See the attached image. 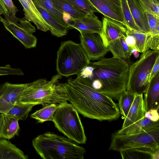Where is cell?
<instances>
[{
	"instance_id": "1",
	"label": "cell",
	"mask_w": 159,
	"mask_h": 159,
	"mask_svg": "<svg viewBox=\"0 0 159 159\" xmlns=\"http://www.w3.org/2000/svg\"><path fill=\"white\" fill-rule=\"evenodd\" d=\"M129 66L124 59L101 58L91 62L77 77L98 91L117 99L126 90Z\"/></svg>"
},
{
	"instance_id": "2",
	"label": "cell",
	"mask_w": 159,
	"mask_h": 159,
	"mask_svg": "<svg viewBox=\"0 0 159 159\" xmlns=\"http://www.w3.org/2000/svg\"><path fill=\"white\" fill-rule=\"evenodd\" d=\"M65 85L69 101L84 116L112 121L120 116L117 105L112 98L94 89L80 79H68Z\"/></svg>"
},
{
	"instance_id": "3",
	"label": "cell",
	"mask_w": 159,
	"mask_h": 159,
	"mask_svg": "<svg viewBox=\"0 0 159 159\" xmlns=\"http://www.w3.org/2000/svg\"><path fill=\"white\" fill-rule=\"evenodd\" d=\"M61 77L57 74L49 80L43 78L27 83L17 103L41 105L43 107L52 104L59 105L69 101L65 84L60 82Z\"/></svg>"
},
{
	"instance_id": "4",
	"label": "cell",
	"mask_w": 159,
	"mask_h": 159,
	"mask_svg": "<svg viewBox=\"0 0 159 159\" xmlns=\"http://www.w3.org/2000/svg\"><path fill=\"white\" fill-rule=\"evenodd\" d=\"M32 144L43 159H83L86 153L77 143L50 132L39 135L33 140Z\"/></svg>"
},
{
	"instance_id": "5",
	"label": "cell",
	"mask_w": 159,
	"mask_h": 159,
	"mask_svg": "<svg viewBox=\"0 0 159 159\" xmlns=\"http://www.w3.org/2000/svg\"><path fill=\"white\" fill-rule=\"evenodd\" d=\"M90 61L80 43L68 40L62 42L57 52L58 74L68 77L78 75Z\"/></svg>"
},
{
	"instance_id": "6",
	"label": "cell",
	"mask_w": 159,
	"mask_h": 159,
	"mask_svg": "<svg viewBox=\"0 0 159 159\" xmlns=\"http://www.w3.org/2000/svg\"><path fill=\"white\" fill-rule=\"evenodd\" d=\"M55 127L67 138L78 144H85L87 138L84 128L74 106L67 101L59 105L52 121Z\"/></svg>"
},
{
	"instance_id": "7",
	"label": "cell",
	"mask_w": 159,
	"mask_h": 159,
	"mask_svg": "<svg viewBox=\"0 0 159 159\" xmlns=\"http://www.w3.org/2000/svg\"><path fill=\"white\" fill-rule=\"evenodd\" d=\"M159 57V50H148L129 66L126 91L134 95L144 93L149 83L153 66Z\"/></svg>"
},
{
	"instance_id": "8",
	"label": "cell",
	"mask_w": 159,
	"mask_h": 159,
	"mask_svg": "<svg viewBox=\"0 0 159 159\" xmlns=\"http://www.w3.org/2000/svg\"><path fill=\"white\" fill-rule=\"evenodd\" d=\"M148 147L156 150L159 147V127L144 132L124 135L113 133L109 149L116 151L130 148Z\"/></svg>"
},
{
	"instance_id": "9",
	"label": "cell",
	"mask_w": 159,
	"mask_h": 159,
	"mask_svg": "<svg viewBox=\"0 0 159 159\" xmlns=\"http://www.w3.org/2000/svg\"><path fill=\"white\" fill-rule=\"evenodd\" d=\"M2 23L6 29L19 40L27 48L36 47L37 39L32 34L36 31L35 28L25 17L19 18L10 12L4 15Z\"/></svg>"
},
{
	"instance_id": "10",
	"label": "cell",
	"mask_w": 159,
	"mask_h": 159,
	"mask_svg": "<svg viewBox=\"0 0 159 159\" xmlns=\"http://www.w3.org/2000/svg\"><path fill=\"white\" fill-rule=\"evenodd\" d=\"M80 43L90 61L98 60L109 51L98 34L80 33Z\"/></svg>"
},
{
	"instance_id": "11",
	"label": "cell",
	"mask_w": 159,
	"mask_h": 159,
	"mask_svg": "<svg viewBox=\"0 0 159 159\" xmlns=\"http://www.w3.org/2000/svg\"><path fill=\"white\" fill-rule=\"evenodd\" d=\"M26 85L6 82L0 86V114H6L17 102Z\"/></svg>"
},
{
	"instance_id": "12",
	"label": "cell",
	"mask_w": 159,
	"mask_h": 159,
	"mask_svg": "<svg viewBox=\"0 0 159 159\" xmlns=\"http://www.w3.org/2000/svg\"><path fill=\"white\" fill-rule=\"evenodd\" d=\"M98 12L105 17L120 22L127 29L121 0H88Z\"/></svg>"
},
{
	"instance_id": "13",
	"label": "cell",
	"mask_w": 159,
	"mask_h": 159,
	"mask_svg": "<svg viewBox=\"0 0 159 159\" xmlns=\"http://www.w3.org/2000/svg\"><path fill=\"white\" fill-rule=\"evenodd\" d=\"M67 25L69 29H75L80 33H97L100 35L102 23L94 13L88 14L81 18H70Z\"/></svg>"
},
{
	"instance_id": "14",
	"label": "cell",
	"mask_w": 159,
	"mask_h": 159,
	"mask_svg": "<svg viewBox=\"0 0 159 159\" xmlns=\"http://www.w3.org/2000/svg\"><path fill=\"white\" fill-rule=\"evenodd\" d=\"M102 26L100 35L104 46L108 47L112 41L127 36V29L122 24L109 18L102 19Z\"/></svg>"
},
{
	"instance_id": "15",
	"label": "cell",
	"mask_w": 159,
	"mask_h": 159,
	"mask_svg": "<svg viewBox=\"0 0 159 159\" xmlns=\"http://www.w3.org/2000/svg\"><path fill=\"white\" fill-rule=\"evenodd\" d=\"M23 8L27 20L34 24L37 29L44 32L50 30L48 24L38 10L32 0H18Z\"/></svg>"
},
{
	"instance_id": "16",
	"label": "cell",
	"mask_w": 159,
	"mask_h": 159,
	"mask_svg": "<svg viewBox=\"0 0 159 159\" xmlns=\"http://www.w3.org/2000/svg\"><path fill=\"white\" fill-rule=\"evenodd\" d=\"M143 99L146 112L159 108V72L149 82L144 93Z\"/></svg>"
},
{
	"instance_id": "17",
	"label": "cell",
	"mask_w": 159,
	"mask_h": 159,
	"mask_svg": "<svg viewBox=\"0 0 159 159\" xmlns=\"http://www.w3.org/2000/svg\"><path fill=\"white\" fill-rule=\"evenodd\" d=\"M133 103L125 118L122 128L125 127L140 120L146 112L143 94H135Z\"/></svg>"
},
{
	"instance_id": "18",
	"label": "cell",
	"mask_w": 159,
	"mask_h": 159,
	"mask_svg": "<svg viewBox=\"0 0 159 159\" xmlns=\"http://www.w3.org/2000/svg\"><path fill=\"white\" fill-rule=\"evenodd\" d=\"M137 26L144 33H148L147 13L139 0H126Z\"/></svg>"
},
{
	"instance_id": "19",
	"label": "cell",
	"mask_w": 159,
	"mask_h": 159,
	"mask_svg": "<svg viewBox=\"0 0 159 159\" xmlns=\"http://www.w3.org/2000/svg\"><path fill=\"white\" fill-rule=\"evenodd\" d=\"M158 127L159 121H153L144 116L135 123L116 132L120 134H132L144 132Z\"/></svg>"
},
{
	"instance_id": "20",
	"label": "cell",
	"mask_w": 159,
	"mask_h": 159,
	"mask_svg": "<svg viewBox=\"0 0 159 159\" xmlns=\"http://www.w3.org/2000/svg\"><path fill=\"white\" fill-rule=\"evenodd\" d=\"M50 28L52 34L58 37H62L67 33L68 27L60 23L45 9L39 5L34 4Z\"/></svg>"
},
{
	"instance_id": "21",
	"label": "cell",
	"mask_w": 159,
	"mask_h": 159,
	"mask_svg": "<svg viewBox=\"0 0 159 159\" xmlns=\"http://www.w3.org/2000/svg\"><path fill=\"white\" fill-rule=\"evenodd\" d=\"M158 149L154 150L148 147H141L119 152L123 159H155Z\"/></svg>"
},
{
	"instance_id": "22",
	"label": "cell",
	"mask_w": 159,
	"mask_h": 159,
	"mask_svg": "<svg viewBox=\"0 0 159 159\" xmlns=\"http://www.w3.org/2000/svg\"><path fill=\"white\" fill-rule=\"evenodd\" d=\"M0 129V138L10 139L18 134L19 120L17 118L5 114Z\"/></svg>"
},
{
	"instance_id": "23",
	"label": "cell",
	"mask_w": 159,
	"mask_h": 159,
	"mask_svg": "<svg viewBox=\"0 0 159 159\" xmlns=\"http://www.w3.org/2000/svg\"><path fill=\"white\" fill-rule=\"evenodd\" d=\"M27 155L6 139H0V159H27Z\"/></svg>"
},
{
	"instance_id": "24",
	"label": "cell",
	"mask_w": 159,
	"mask_h": 159,
	"mask_svg": "<svg viewBox=\"0 0 159 159\" xmlns=\"http://www.w3.org/2000/svg\"><path fill=\"white\" fill-rule=\"evenodd\" d=\"M51 0L55 8L62 13L64 16L68 15L70 18L77 19L84 17L88 14L75 7L66 0Z\"/></svg>"
},
{
	"instance_id": "25",
	"label": "cell",
	"mask_w": 159,
	"mask_h": 159,
	"mask_svg": "<svg viewBox=\"0 0 159 159\" xmlns=\"http://www.w3.org/2000/svg\"><path fill=\"white\" fill-rule=\"evenodd\" d=\"M107 47L113 57L118 59H129L132 54V49L127 44L124 38L112 41Z\"/></svg>"
},
{
	"instance_id": "26",
	"label": "cell",
	"mask_w": 159,
	"mask_h": 159,
	"mask_svg": "<svg viewBox=\"0 0 159 159\" xmlns=\"http://www.w3.org/2000/svg\"><path fill=\"white\" fill-rule=\"evenodd\" d=\"M126 34L134 38L136 49L139 52L142 53L149 49V43L151 36L149 33L127 30Z\"/></svg>"
},
{
	"instance_id": "27",
	"label": "cell",
	"mask_w": 159,
	"mask_h": 159,
	"mask_svg": "<svg viewBox=\"0 0 159 159\" xmlns=\"http://www.w3.org/2000/svg\"><path fill=\"white\" fill-rule=\"evenodd\" d=\"M59 105L52 104L45 106L30 115L31 118L38 122L43 123L47 121H52L54 112Z\"/></svg>"
},
{
	"instance_id": "28",
	"label": "cell",
	"mask_w": 159,
	"mask_h": 159,
	"mask_svg": "<svg viewBox=\"0 0 159 159\" xmlns=\"http://www.w3.org/2000/svg\"><path fill=\"white\" fill-rule=\"evenodd\" d=\"M34 106L32 104L17 102L6 114L15 117L19 120H25Z\"/></svg>"
},
{
	"instance_id": "29",
	"label": "cell",
	"mask_w": 159,
	"mask_h": 159,
	"mask_svg": "<svg viewBox=\"0 0 159 159\" xmlns=\"http://www.w3.org/2000/svg\"><path fill=\"white\" fill-rule=\"evenodd\" d=\"M32 1L34 4H38L41 6L57 20L63 25L67 27L63 15L55 8L51 0H32Z\"/></svg>"
},
{
	"instance_id": "30",
	"label": "cell",
	"mask_w": 159,
	"mask_h": 159,
	"mask_svg": "<svg viewBox=\"0 0 159 159\" xmlns=\"http://www.w3.org/2000/svg\"><path fill=\"white\" fill-rule=\"evenodd\" d=\"M135 95L125 91L121 93L117 99L118 101V107L120 113L124 118L127 116L133 103Z\"/></svg>"
},
{
	"instance_id": "31",
	"label": "cell",
	"mask_w": 159,
	"mask_h": 159,
	"mask_svg": "<svg viewBox=\"0 0 159 159\" xmlns=\"http://www.w3.org/2000/svg\"><path fill=\"white\" fill-rule=\"evenodd\" d=\"M125 19L126 22L127 29L143 33L137 26L130 11L126 0H121Z\"/></svg>"
},
{
	"instance_id": "32",
	"label": "cell",
	"mask_w": 159,
	"mask_h": 159,
	"mask_svg": "<svg viewBox=\"0 0 159 159\" xmlns=\"http://www.w3.org/2000/svg\"><path fill=\"white\" fill-rule=\"evenodd\" d=\"M78 9L88 14L98 12L88 0H66Z\"/></svg>"
},
{
	"instance_id": "33",
	"label": "cell",
	"mask_w": 159,
	"mask_h": 159,
	"mask_svg": "<svg viewBox=\"0 0 159 159\" xmlns=\"http://www.w3.org/2000/svg\"><path fill=\"white\" fill-rule=\"evenodd\" d=\"M146 13L159 16V0H139Z\"/></svg>"
},
{
	"instance_id": "34",
	"label": "cell",
	"mask_w": 159,
	"mask_h": 159,
	"mask_svg": "<svg viewBox=\"0 0 159 159\" xmlns=\"http://www.w3.org/2000/svg\"><path fill=\"white\" fill-rule=\"evenodd\" d=\"M149 28L148 33L151 35L159 34V16L147 13Z\"/></svg>"
},
{
	"instance_id": "35",
	"label": "cell",
	"mask_w": 159,
	"mask_h": 159,
	"mask_svg": "<svg viewBox=\"0 0 159 159\" xmlns=\"http://www.w3.org/2000/svg\"><path fill=\"white\" fill-rule=\"evenodd\" d=\"M23 71L19 68H12L10 65L0 67V75H15L20 76L24 75Z\"/></svg>"
},
{
	"instance_id": "36",
	"label": "cell",
	"mask_w": 159,
	"mask_h": 159,
	"mask_svg": "<svg viewBox=\"0 0 159 159\" xmlns=\"http://www.w3.org/2000/svg\"><path fill=\"white\" fill-rule=\"evenodd\" d=\"M149 47L152 50H159V34L151 35L149 43Z\"/></svg>"
},
{
	"instance_id": "37",
	"label": "cell",
	"mask_w": 159,
	"mask_h": 159,
	"mask_svg": "<svg viewBox=\"0 0 159 159\" xmlns=\"http://www.w3.org/2000/svg\"><path fill=\"white\" fill-rule=\"evenodd\" d=\"M158 111L155 109L150 110L146 112L144 117L153 121H158L159 119Z\"/></svg>"
},
{
	"instance_id": "38",
	"label": "cell",
	"mask_w": 159,
	"mask_h": 159,
	"mask_svg": "<svg viewBox=\"0 0 159 159\" xmlns=\"http://www.w3.org/2000/svg\"><path fill=\"white\" fill-rule=\"evenodd\" d=\"M10 12L15 15L18 11L17 7L14 5L12 0H2Z\"/></svg>"
},
{
	"instance_id": "39",
	"label": "cell",
	"mask_w": 159,
	"mask_h": 159,
	"mask_svg": "<svg viewBox=\"0 0 159 159\" xmlns=\"http://www.w3.org/2000/svg\"><path fill=\"white\" fill-rule=\"evenodd\" d=\"M159 71V57H158L152 69V70L150 74L149 82L151 80L152 78L155 76V75Z\"/></svg>"
},
{
	"instance_id": "40",
	"label": "cell",
	"mask_w": 159,
	"mask_h": 159,
	"mask_svg": "<svg viewBox=\"0 0 159 159\" xmlns=\"http://www.w3.org/2000/svg\"><path fill=\"white\" fill-rule=\"evenodd\" d=\"M125 41L128 45L132 49H136L135 41L134 38L132 36L127 35L125 39Z\"/></svg>"
},
{
	"instance_id": "41",
	"label": "cell",
	"mask_w": 159,
	"mask_h": 159,
	"mask_svg": "<svg viewBox=\"0 0 159 159\" xmlns=\"http://www.w3.org/2000/svg\"><path fill=\"white\" fill-rule=\"evenodd\" d=\"M10 13L9 11L5 5L3 3L2 0H0V22L2 19L1 15L5 14H9Z\"/></svg>"
},
{
	"instance_id": "42",
	"label": "cell",
	"mask_w": 159,
	"mask_h": 159,
	"mask_svg": "<svg viewBox=\"0 0 159 159\" xmlns=\"http://www.w3.org/2000/svg\"><path fill=\"white\" fill-rule=\"evenodd\" d=\"M132 54H133L134 57L135 58H138L139 56V52L136 49H132Z\"/></svg>"
},
{
	"instance_id": "43",
	"label": "cell",
	"mask_w": 159,
	"mask_h": 159,
	"mask_svg": "<svg viewBox=\"0 0 159 159\" xmlns=\"http://www.w3.org/2000/svg\"><path fill=\"white\" fill-rule=\"evenodd\" d=\"M3 115L2 114H0V129L3 120Z\"/></svg>"
}]
</instances>
